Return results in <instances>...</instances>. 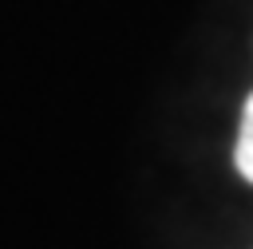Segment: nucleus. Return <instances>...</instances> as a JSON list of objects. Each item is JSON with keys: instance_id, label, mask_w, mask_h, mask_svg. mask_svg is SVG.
<instances>
[{"instance_id": "obj_1", "label": "nucleus", "mask_w": 253, "mask_h": 249, "mask_svg": "<svg viewBox=\"0 0 253 249\" xmlns=\"http://www.w3.org/2000/svg\"><path fill=\"white\" fill-rule=\"evenodd\" d=\"M233 166L253 186V95L245 99V111H241V134H237V146H233Z\"/></svg>"}]
</instances>
